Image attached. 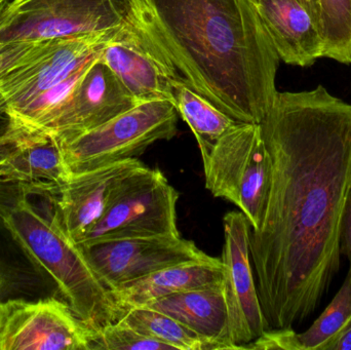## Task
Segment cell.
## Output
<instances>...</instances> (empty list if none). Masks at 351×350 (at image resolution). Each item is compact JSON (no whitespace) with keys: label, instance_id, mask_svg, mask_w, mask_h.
<instances>
[{"label":"cell","instance_id":"6da1fadb","mask_svg":"<svg viewBox=\"0 0 351 350\" xmlns=\"http://www.w3.org/2000/svg\"><path fill=\"white\" fill-rule=\"evenodd\" d=\"M260 125L271 178L250 254L268 328H293L315 314L340 269L351 104L323 86L278 92Z\"/></svg>","mask_w":351,"mask_h":350},{"label":"cell","instance_id":"7a4b0ae2","mask_svg":"<svg viewBox=\"0 0 351 350\" xmlns=\"http://www.w3.org/2000/svg\"><path fill=\"white\" fill-rule=\"evenodd\" d=\"M132 18L186 82L239 123H260L280 58L253 0H130Z\"/></svg>","mask_w":351,"mask_h":350},{"label":"cell","instance_id":"3957f363","mask_svg":"<svg viewBox=\"0 0 351 350\" xmlns=\"http://www.w3.org/2000/svg\"><path fill=\"white\" fill-rule=\"evenodd\" d=\"M57 197L39 205L23 190L14 203L0 209V216L25 254L55 281L74 314L99 330L125 312L95 273L82 247L64 228Z\"/></svg>","mask_w":351,"mask_h":350},{"label":"cell","instance_id":"277c9868","mask_svg":"<svg viewBox=\"0 0 351 350\" xmlns=\"http://www.w3.org/2000/svg\"><path fill=\"white\" fill-rule=\"evenodd\" d=\"M206 187L237 205L252 229L261 226L271 178V162L260 123H237L200 151Z\"/></svg>","mask_w":351,"mask_h":350},{"label":"cell","instance_id":"5b68a950","mask_svg":"<svg viewBox=\"0 0 351 350\" xmlns=\"http://www.w3.org/2000/svg\"><path fill=\"white\" fill-rule=\"evenodd\" d=\"M178 113L171 101H148L100 127L59 138L68 170L73 174L138 158L149 146L177 135Z\"/></svg>","mask_w":351,"mask_h":350},{"label":"cell","instance_id":"8992f818","mask_svg":"<svg viewBox=\"0 0 351 350\" xmlns=\"http://www.w3.org/2000/svg\"><path fill=\"white\" fill-rule=\"evenodd\" d=\"M179 193L158 168H143L130 175L117 189L104 215L77 242H97L146 236H179Z\"/></svg>","mask_w":351,"mask_h":350},{"label":"cell","instance_id":"52a82bcc","mask_svg":"<svg viewBox=\"0 0 351 350\" xmlns=\"http://www.w3.org/2000/svg\"><path fill=\"white\" fill-rule=\"evenodd\" d=\"M132 22L130 0H12L0 42L110 34Z\"/></svg>","mask_w":351,"mask_h":350},{"label":"cell","instance_id":"ba28073f","mask_svg":"<svg viewBox=\"0 0 351 350\" xmlns=\"http://www.w3.org/2000/svg\"><path fill=\"white\" fill-rule=\"evenodd\" d=\"M97 330L56 298L0 303V350H94Z\"/></svg>","mask_w":351,"mask_h":350},{"label":"cell","instance_id":"9c48e42d","mask_svg":"<svg viewBox=\"0 0 351 350\" xmlns=\"http://www.w3.org/2000/svg\"><path fill=\"white\" fill-rule=\"evenodd\" d=\"M224 246L221 262L228 314V332L237 349L263 334L268 328L256 285L250 254L251 224L241 212L223 219Z\"/></svg>","mask_w":351,"mask_h":350},{"label":"cell","instance_id":"30bf717a","mask_svg":"<svg viewBox=\"0 0 351 350\" xmlns=\"http://www.w3.org/2000/svg\"><path fill=\"white\" fill-rule=\"evenodd\" d=\"M82 249L95 273L110 291L167 267L208 256L193 242L180 236L109 240Z\"/></svg>","mask_w":351,"mask_h":350},{"label":"cell","instance_id":"8fae6325","mask_svg":"<svg viewBox=\"0 0 351 350\" xmlns=\"http://www.w3.org/2000/svg\"><path fill=\"white\" fill-rule=\"evenodd\" d=\"M121 31L110 34L53 39L43 55L0 78V99L6 112L12 116L37 97L69 77L112 42Z\"/></svg>","mask_w":351,"mask_h":350},{"label":"cell","instance_id":"7c38bea8","mask_svg":"<svg viewBox=\"0 0 351 350\" xmlns=\"http://www.w3.org/2000/svg\"><path fill=\"white\" fill-rule=\"evenodd\" d=\"M100 60L138 102L174 103L176 84L184 77L134 20L103 49Z\"/></svg>","mask_w":351,"mask_h":350},{"label":"cell","instance_id":"4fadbf2b","mask_svg":"<svg viewBox=\"0 0 351 350\" xmlns=\"http://www.w3.org/2000/svg\"><path fill=\"white\" fill-rule=\"evenodd\" d=\"M100 58L58 111L45 131L47 135L59 139L84 133L140 104Z\"/></svg>","mask_w":351,"mask_h":350},{"label":"cell","instance_id":"5bb4252c","mask_svg":"<svg viewBox=\"0 0 351 350\" xmlns=\"http://www.w3.org/2000/svg\"><path fill=\"white\" fill-rule=\"evenodd\" d=\"M145 164L138 158L73 174L57 197L60 219L76 242L104 215L123 181Z\"/></svg>","mask_w":351,"mask_h":350},{"label":"cell","instance_id":"9a60e30c","mask_svg":"<svg viewBox=\"0 0 351 350\" xmlns=\"http://www.w3.org/2000/svg\"><path fill=\"white\" fill-rule=\"evenodd\" d=\"M278 58L289 65L311 67L323 58V39L299 0H253Z\"/></svg>","mask_w":351,"mask_h":350},{"label":"cell","instance_id":"2e32d148","mask_svg":"<svg viewBox=\"0 0 351 350\" xmlns=\"http://www.w3.org/2000/svg\"><path fill=\"white\" fill-rule=\"evenodd\" d=\"M71 178L53 136L32 134L21 140L0 164V182H14L23 190L59 195Z\"/></svg>","mask_w":351,"mask_h":350},{"label":"cell","instance_id":"e0dca14e","mask_svg":"<svg viewBox=\"0 0 351 350\" xmlns=\"http://www.w3.org/2000/svg\"><path fill=\"white\" fill-rule=\"evenodd\" d=\"M148 308L175 318L217 349H237L228 332V314L223 281L173 294L148 303Z\"/></svg>","mask_w":351,"mask_h":350},{"label":"cell","instance_id":"ac0fdd59","mask_svg":"<svg viewBox=\"0 0 351 350\" xmlns=\"http://www.w3.org/2000/svg\"><path fill=\"white\" fill-rule=\"evenodd\" d=\"M222 281L221 259L208 256L167 267L110 292L117 305L125 312L129 308L147 305L154 300L173 294Z\"/></svg>","mask_w":351,"mask_h":350},{"label":"cell","instance_id":"d6986e66","mask_svg":"<svg viewBox=\"0 0 351 350\" xmlns=\"http://www.w3.org/2000/svg\"><path fill=\"white\" fill-rule=\"evenodd\" d=\"M174 95L176 109L195 136L200 151L210 148L239 123L198 94L185 78L176 84Z\"/></svg>","mask_w":351,"mask_h":350},{"label":"cell","instance_id":"ffe728a7","mask_svg":"<svg viewBox=\"0 0 351 350\" xmlns=\"http://www.w3.org/2000/svg\"><path fill=\"white\" fill-rule=\"evenodd\" d=\"M117 321L149 338L171 345L174 349L215 350L212 343L175 318L148 306L129 308Z\"/></svg>","mask_w":351,"mask_h":350},{"label":"cell","instance_id":"44dd1931","mask_svg":"<svg viewBox=\"0 0 351 350\" xmlns=\"http://www.w3.org/2000/svg\"><path fill=\"white\" fill-rule=\"evenodd\" d=\"M323 58L351 65V0H319Z\"/></svg>","mask_w":351,"mask_h":350},{"label":"cell","instance_id":"7402d4cb","mask_svg":"<svg viewBox=\"0 0 351 350\" xmlns=\"http://www.w3.org/2000/svg\"><path fill=\"white\" fill-rule=\"evenodd\" d=\"M351 320V265L338 293L305 332L298 334L301 350H326Z\"/></svg>","mask_w":351,"mask_h":350},{"label":"cell","instance_id":"603a6c76","mask_svg":"<svg viewBox=\"0 0 351 350\" xmlns=\"http://www.w3.org/2000/svg\"><path fill=\"white\" fill-rule=\"evenodd\" d=\"M94 349L169 350L171 345L149 338L131 327L117 321L97 330Z\"/></svg>","mask_w":351,"mask_h":350},{"label":"cell","instance_id":"cb8c5ba5","mask_svg":"<svg viewBox=\"0 0 351 350\" xmlns=\"http://www.w3.org/2000/svg\"><path fill=\"white\" fill-rule=\"evenodd\" d=\"M10 12V1L1 2L0 28L5 23ZM51 40L0 42V78L14 68L20 67L43 55L49 49Z\"/></svg>","mask_w":351,"mask_h":350},{"label":"cell","instance_id":"d4e9b609","mask_svg":"<svg viewBox=\"0 0 351 350\" xmlns=\"http://www.w3.org/2000/svg\"><path fill=\"white\" fill-rule=\"evenodd\" d=\"M243 349L301 350L298 334L293 328L269 329Z\"/></svg>","mask_w":351,"mask_h":350},{"label":"cell","instance_id":"484cf974","mask_svg":"<svg viewBox=\"0 0 351 350\" xmlns=\"http://www.w3.org/2000/svg\"><path fill=\"white\" fill-rule=\"evenodd\" d=\"M28 135L31 134L21 127L6 112L0 99V160L6 158L16 144Z\"/></svg>","mask_w":351,"mask_h":350},{"label":"cell","instance_id":"4316f807","mask_svg":"<svg viewBox=\"0 0 351 350\" xmlns=\"http://www.w3.org/2000/svg\"><path fill=\"white\" fill-rule=\"evenodd\" d=\"M341 254L346 255L351 265V197L344 217L341 236Z\"/></svg>","mask_w":351,"mask_h":350},{"label":"cell","instance_id":"83f0119b","mask_svg":"<svg viewBox=\"0 0 351 350\" xmlns=\"http://www.w3.org/2000/svg\"><path fill=\"white\" fill-rule=\"evenodd\" d=\"M326 350H351V320L329 343Z\"/></svg>","mask_w":351,"mask_h":350},{"label":"cell","instance_id":"f1b7e54d","mask_svg":"<svg viewBox=\"0 0 351 350\" xmlns=\"http://www.w3.org/2000/svg\"><path fill=\"white\" fill-rule=\"evenodd\" d=\"M299 1L308 10L321 32V8H319V0H299Z\"/></svg>","mask_w":351,"mask_h":350},{"label":"cell","instance_id":"f546056e","mask_svg":"<svg viewBox=\"0 0 351 350\" xmlns=\"http://www.w3.org/2000/svg\"><path fill=\"white\" fill-rule=\"evenodd\" d=\"M1 1H12V0H1Z\"/></svg>","mask_w":351,"mask_h":350},{"label":"cell","instance_id":"4dcf8cb0","mask_svg":"<svg viewBox=\"0 0 351 350\" xmlns=\"http://www.w3.org/2000/svg\"><path fill=\"white\" fill-rule=\"evenodd\" d=\"M2 160H3V158H2ZM2 160H0V164H1Z\"/></svg>","mask_w":351,"mask_h":350},{"label":"cell","instance_id":"1f68e13d","mask_svg":"<svg viewBox=\"0 0 351 350\" xmlns=\"http://www.w3.org/2000/svg\"><path fill=\"white\" fill-rule=\"evenodd\" d=\"M1 2H3V1H1V0H0V3H1Z\"/></svg>","mask_w":351,"mask_h":350}]
</instances>
